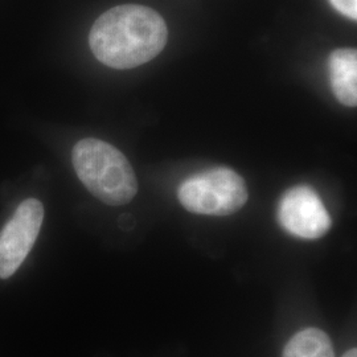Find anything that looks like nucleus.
<instances>
[{
  "instance_id": "obj_1",
  "label": "nucleus",
  "mask_w": 357,
  "mask_h": 357,
  "mask_svg": "<svg viewBox=\"0 0 357 357\" xmlns=\"http://www.w3.org/2000/svg\"><path fill=\"white\" fill-rule=\"evenodd\" d=\"M163 17L138 4L118 6L103 13L91 26L90 50L113 69H132L155 59L166 47Z\"/></svg>"
},
{
  "instance_id": "obj_2",
  "label": "nucleus",
  "mask_w": 357,
  "mask_h": 357,
  "mask_svg": "<svg viewBox=\"0 0 357 357\" xmlns=\"http://www.w3.org/2000/svg\"><path fill=\"white\" fill-rule=\"evenodd\" d=\"M72 162L82 184L105 204L125 205L135 197L137 175L128 158L107 142L96 138L77 142Z\"/></svg>"
},
{
  "instance_id": "obj_3",
  "label": "nucleus",
  "mask_w": 357,
  "mask_h": 357,
  "mask_svg": "<svg viewBox=\"0 0 357 357\" xmlns=\"http://www.w3.org/2000/svg\"><path fill=\"white\" fill-rule=\"evenodd\" d=\"M180 204L196 215L229 216L248 202V188L228 167L205 169L185 178L178 187Z\"/></svg>"
},
{
  "instance_id": "obj_4",
  "label": "nucleus",
  "mask_w": 357,
  "mask_h": 357,
  "mask_svg": "<svg viewBox=\"0 0 357 357\" xmlns=\"http://www.w3.org/2000/svg\"><path fill=\"white\" fill-rule=\"evenodd\" d=\"M44 220V206L38 199L19 205L0 231V280L13 277L38 240Z\"/></svg>"
},
{
  "instance_id": "obj_5",
  "label": "nucleus",
  "mask_w": 357,
  "mask_h": 357,
  "mask_svg": "<svg viewBox=\"0 0 357 357\" xmlns=\"http://www.w3.org/2000/svg\"><path fill=\"white\" fill-rule=\"evenodd\" d=\"M277 217L283 229L305 240H318L331 229L328 211L317 191L308 185H295L284 192Z\"/></svg>"
},
{
  "instance_id": "obj_6",
  "label": "nucleus",
  "mask_w": 357,
  "mask_h": 357,
  "mask_svg": "<svg viewBox=\"0 0 357 357\" xmlns=\"http://www.w3.org/2000/svg\"><path fill=\"white\" fill-rule=\"evenodd\" d=\"M331 88L337 101L348 107L357 103V53L344 48L332 52L328 60Z\"/></svg>"
},
{
  "instance_id": "obj_7",
  "label": "nucleus",
  "mask_w": 357,
  "mask_h": 357,
  "mask_svg": "<svg viewBox=\"0 0 357 357\" xmlns=\"http://www.w3.org/2000/svg\"><path fill=\"white\" fill-rule=\"evenodd\" d=\"M283 357H335L330 336L318 328L295 333L283 349Z\"/></svg>"
},
{
  "instance_id": "obj_8",
  "label": "nucleus",
  "mask_w": 357,
  "mask_h": 357,
  "mask_svg": "<svg viewBox=\"0 0 357 357\" xmlns=\"http://www.w3.org/2000/svg\"><path fill=\"white\" fill-rule=\"evenodd\" d=\"M332 7L343 13L347 17L356 20L357 19V0H330Z\"/></svg>"
},
{
  "instance_id": "obj_9",
  "label": "nucleus",
  "mask_w": 357,
  "mask_h": 357,
  "mask_svg": "<svg viewBox=\"0 0 357 357\" xmlns=\"http://www.w3.org/2000/svg\"><path fill=\"white\" fill-rule=\"evenodd\" d=\"M343 357H357L356 348H352V349H349L348 352H345L344 356Z\"/></svg>"
}]
</instances>
